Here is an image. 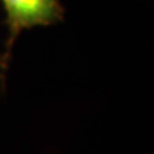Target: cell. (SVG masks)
I'll return each mask as SVG.
<instances>
[{"instance_id": "6da1fadb", "label": "cell", "mask_w": 154, "mask_h": 154, "mask_svg": "<svg viewBox=\"0 0 154 154\" xmlns=\"http://www.w3.org/2000/svg\"><path fill=\"white\" fill-rule=\"evenodd\" d=\"M3 3L7 18L8 37L0 55V84L5 89V77L11 62L12 49L19 33L35 26H49L64 19V7L60 0H0Z\"/></svg>"}]
</instances>
